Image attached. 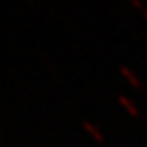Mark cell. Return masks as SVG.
Here are the masks:
<instances>
[{
  "instance_id": "cell-1",
  "label": "cell",
  "mask_w": 147,
  "mask_h": 147,
  "mask_svg": "<svg viewBox=\"0 0 147 147\" xmlns=\"http://www.w3.org/2000/svg\"><path fill=\"white\" fill-rule=\"evenodd\" d=\"M119 70H121V74H123V75H124L129 82H131V85H134V87H141V80L137 79L136 74L132 72L127 65H119Z\"/></svg>"
},
{
  "instance_id": "cell-2",
  "label": "cell",
  "mask_w": 147,
  "mask_h": 147,
  "mask_svg": "<svg viewBox=\"0 0 147 147\" xmlns=\"http://www.w3.org/2000/svg\"><path fill=\"white\" fill-rule=\"evenodd\" d=\"M84 126H85V129H87V131H88L98 142H103V134L100 132V129H98L96 126H93V124H92L90 121H87V119L84 121Z\"/></svg>"
},
{
  "instance_id": "cell-3",
  "label": "cell",
  "mask_w": 147,
  "mask_h": 147,
  "mask_svg": "<svg viewBox=\"0 0 147 147\" xmlns=\"http://www.w3.org/2000/svg\"><path fill=\"white\" fill-rule=\"evenodd\" d=\"M118 100H119L121 105H124V106H126V110L129 111V115L137 116V110H136V106L132 105V101L129 100L127 96H124V95H118Z\"/></svg>"
},
{
  "instance_id": "cell-4",
  "label": "cell",
  "mask_w": 147,
  "mask_h": 147,
  "mask_svg": "<svg viewBox=\"0 0 147 147\" xmlns=\"http://www.w3.org/2000/svg\"><path fill=\"white\" fill-rule=\"evenodd\" d=\"M132 3H134V5H137V7H141V8H144V7H142V3L139 2V0H132Z\"/></svg>"
},
{
  "instance_id": "cell-5",
  "label": "cell",
  "mask_w": 147,
  "mask_h": 147,
  "mask_svg": "<svg viewBox=\"0 0 147 147\" xmlns=\"http://www.w3.org/2000/svg\"><path fill=\"white\" fill-rule=\"evenodd\" d=\"M142 10H144V15H146V16H147V10H146V8H142Z\"/></svg>"
}]
</instances>
